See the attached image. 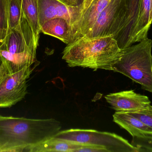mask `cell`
I'll return each mask as SVG.
<instances>
[{
    "mask_svg": "<svg viewBox=\"0 0 152 152\" xmlns=\"http://www.w3.org/2000/svg\"><path fill=\"white\" fill-rule=\"evenodd\" d=\"M62 128L54 119H32L0 115V152H27L59 133Z\"/></svg>",
    "mask_w": 152,
    "mask_h": 152,
    "instance_id": "1",
    "label": "cell"
},
{
    "mask_svg": "<svg viewBox=\"0 0 152 152\" xmlns=\"http://www.w3.org/2000/svg\"><path fill=\"white\" fill-rule=\"evenodd\" d=\"M62 54V59L69 67L112 70L121 57L122 49L113 36H82L68 44Z\"/></svg>",
    "mask_w": 152,
    "mask_h": 152,
    "instance_id": "2",
    "label": "cell"
},
{
    "mask_svg": "<svg viewBox=\"0 0 152 152\" xmlns=\"http://www.w3.org/2000/svg\"><path fill=\"white\" fill-rule=\"evenodd\" d=\"M38 45L33 31L22 14L20 23L9 29L6 38L0 45V61L12 73L36 63Z\"/></svg>",
    "mask_w": 152,
    "mask_h": 152,
    "instance_id": "3",
    "label": "cell"
},
{
    "mask_svg": "<svg viewBox=\"0 0 152 152\" xmlns=\"http://www.w3.org/2000/svg\"><path fill=\"white\" fill-rule=\"evenodd\" d=\"M152 41L146 37L139 43L122 49L113 71L119 72L152 93Z\"/></svg>",
    "mask_w": 152,
    "mask_h": 152,
    "instance_id": "4",
    "label": "cell"
},
{
    "mask_svg": "<svg viewBox=\"0 0 152 152\" xmlns=\"http://www.w3.org/2000/svg\"><path fill=\"white\" fill-rule=\"evenodd\" d=\"M54 137L106 149L108 152H140L138 147L116 134L93 129L61 131Z\"/></svg>",
    "mask_w": 152,
    "mask_h": 152,
    "instance_id": "5",
    "label": "cell"
},
{
    "mask_svg": "<svg viewBox=\"0 0 152 152\" xmlns=\"http://www.w3.org/2000/svg\"><path fill=\"white\" fill-rule=\"evenodd\" d=\"M129 0H111L84 37L113 36L115 39L124 30L129 13Z\"/></svg>",
    "mask_w": 152,
    "mask_h": 152,
    "instance_id": "6",
    "label": "cell"
},
{
    "mask_svg": "<svg viewBox=\"0 0 152 152\" xmlns=\"http://www.w3.org/2000/svg\"><path fill=\"white\" fill-rule=\"evenodd\" d=\"M34 68L27 67L12 73L0 64V108H10L25 98L28 93L27 79Z\"/></svg>",
    "mask_w": 152,
    "mask_h": 152,
    "instance_id": "7",
    "label": "cell"
},
{
    "mask_svg": "<svg viewBox=\"0 0 152 152\" xmlns=\"http://www.w3.org/2000/svg\"><path fill=\"white\" fill-rule=\"evenodd\" d=\"M38 7L41 27L47 21L62 18L72 26L76 39L78 38L79 25L83 13L81 2L76 6H70L58 0H38Z\"/></svg>",
    "mask_w": 152,
    "mask_h": 152,
    "instance_id": "8",
    "label": "cell"
},
{
    "mask_svg": "<svg viewBox=\"0 0 152 152\" xmlns=\"http://www.w3.org/2000/svg\"><path fill=\"white\" fill-rule=\"evenodd\" d=\"M104 98L116 112L139 110L151 105L148 96L137 93L132 90L109 94Z\"/></svg>",
    "mask_w": 152,
    "mask_h": 152,
    "instance_id": "9",
    "label": "cell"
},
{
    "mask_svg": "<svg viewBox=\"0 0 152 152\" xmlns=\"http://www.w3.org/2000/svg\"><path fill=\"white\" fill-rule=\"evenodd\" d=\"M151 12V0H139L136 17L128 36L125 48L147 37L152 23Z\"/></svg>",
    "mask_w": 152,
    "mask_h": 152,
    "instance_id": "10",
    "label": "cell"
},
{
    "mask_svg": "<svg viewBox=\"0 0 152 152\" xmlns=\"http://www.w3.org/2000/svg\"><path fill=\"white\" fill-rule=\"evenodd\" d=\"M113 121L126 130L133 138L152 139V129L126 112H116Z\"/></svg>",
    "mask_w": 152,
    "mask_h": 152,
    "instance_id": "11",
    "label": "cell"
},
{
    "mask_svg": "<svg viewBox=\"0 0 152 152\" xmlns=\"http://www.w3.org/2000/svg\"><path fill=\"white\" fill-rule=\"evenodd\" d=\"M41 32L59 39L67 45L75 40L73 28L62 18H55L47 21L41 27Z\"/></svg>",
    "mask_w": 152,
    "mask_h": 152,
    "instance_id": "12",
    "label": "cell"
},
{
    "mask_svg": "<svg viewBox=\"0 0 152 152\" xmlns=\"http://www.w3.org/2000/svg\"><path fill=\"white\" fill-rule=\"evenodd\" d=\"M111 0H94L83 12L79 25L78 38L86 35L93 28L101 12L109 5Z\"/></svg>",
    "mask_w": 152,
    "mask_h": 152,
    "instance_id": "13",
    "label": "cell"
},
{
    "mask_svg": "<svg viewBox=\"0 0 152 152\" xmlns=\"http://www.w3.org/2000/svg\"><path fill=\"white\" fill-rule=\"evenodd\" d=\"M93 145H88L77 142H72L69 140L53 137L42 142L40 143L37 145L31 147L27 152H74V151L78 148Z\"/></svg>",
    "mask_w": 152,
    "mask_h": 152,
    "instance_id": "14",
    "label": "cell"
},
{
    "mask_svg": "<svg viewBox=\"0 0 152 152\" xmlns=\"http://www.w3.org/2000/svg\"><path fill=\"white\" fill-rule=\"evenodd\" d=\"M22 11L33 31L35 41L38 46L41 29L39 21L38 0H22Z\"/></svg>",
    "mask_w": 152,
    "mask_h": 152,
    "instance_id": "15",
    "label": "cell"
},
{
    "mask_svg": "<svg viewBox=\"0 0 152 152\" xmlns=\"http://www.w3.org/2000/svg\"><path fill=\"white\" fill-rule=\"evenodd\" d=\"M22 16V0H8L9 29L17 27L20 23Z\"/></svg>",
    "mask_w": 152,
    "mask_h": 152,
    "instance_id": "16",
    "label": "cell"
},
{
    "mask_svg": "<svg viewBox=\"0 0 152 152\" xmlns=\"http://www.w3.org/2000/svg\"><path fill=\"white\" fill-rule=\"evenodd\" d=\"M9 30L8 0H0V45L5 40Z\"/></svg>",
    "mask_w": 152,
    "mask_h": 152,
    "instance_id": "17",
    "label": "cell"
},
{
    "mask_svg": "<svg viewBox=\"0 0 152 152\" xmlns=\"http://www.w3.org/2000/svg\"><path fill=\"white\" fill-rule=\"evenodd\" d=\"M141 120L152 129V106L139 110L126 112Z\"/></svg>",
    "mask_w": 152,
    "mask_h": 152,
    "instance_id": "18",
    "label": "cell"
},
{
    "mask_svg": "<svg viewBox=\"0 0 152 152\" xmlns=\"http://www.w3.org/2000/svg\"><path fill=\"white\" fill-rule=\"evenodd\" d=\"M131 144L138 147L140 152H152V139L133 138Z\"/></svg>",
    "mask_w": 152,
    "mask_h": 152,
    "instance_id": "19",
    "label": "cell"
},
{
    "mask_svg": "<svg viewBox=\"0 0 152 152\" xmlns=\"http://www.w3.org/2000/svg\"><path fill=\"white\" fill-rule=\"evenodd\" d=\"M108 152V151L103 148L96 146H88L86 147H81L78 148L74 151V152Z\"/></svg>",
    "mask_w": 152,
    "mask_h": 152,
    "instance_id": "20",
    "label": "cell"
},
{
    "mask_svg": "<svg viewBox=\"0 0 152 152\" xmlns=\"http://www.w3.org/2000/svg\"><path fill=\"white\" fill-rule=\"evenodd\" d=\"M94 1V0H83L82 1L81 4L83 6V9H82L83 13L89 7Z\"/></svg>",
    "mask_w": 152,
    "mask_h": 152,
    "instance_id": "21",
    "label": "cell"
},
{
    "mask_svg": "<svg viewBox=\"0 0 152 152\" xmlns=\"http://www.w3.org/2000/svg\"><path fill=\"white\" fill-rule=\"evenodd\" d=\"M60 1L61 2L65 4L70 6H76L78 5V4H77L74 0H58Z\"/></svg>",
    "mask_w": 152,
    "mask_h": 152,
    "instance_id": "22",
    "label": "cell"
},
{
    "mask_svg": "<svg viewBox=\"0 0 152 152\" xmlns=\"http://www.w3.org/2000/svg\"><path fill=\"white\" fill-rule=\"evenodd\" d=\"M151 1V21L152 23V0Z\"/></svg>",
    "mask_w": 152,
    "mask_h": 152,
    "instance_id": "23",
    "label": "cell"
},
{
    "mask_svg": "<svg viewBox=\"0 0 152 152\" xmlns=\"http://www.w3.org/2000/svg\"><path fill=\"white\" fill-rule=\"evenodd\" d=\"M74 1H75V2L77 3V4H78V0H74Z\"/></svg>",
    "mask_w": 152,
    "mask_h": 152,
    "instance_id": "24",
    "label": "cell"
},
{
    "mask_svg": "<svg viewBox=\"0 0 152 152\" xmlns=\"http://www.w3.org/2000/svg\"><path fill=\"white\" fill-rule=\"evenodd\" d=\"M0 64H1V63H0Z\"/></svg>",
    "mask_w": 152,
    "mask_h": 152,
    "instance_id": "25",
    "label": "cell"
},
{
    "mask_svg": "<svg viewBox=\"0 0 152 152\" xmlns=\"http://www.w3.org/2000/svg\"></svg>",
    "mask_w": 152,
    "mask_h": 152,
    "instance_id": "26",
    "label": "cell"
}]
</instances>
